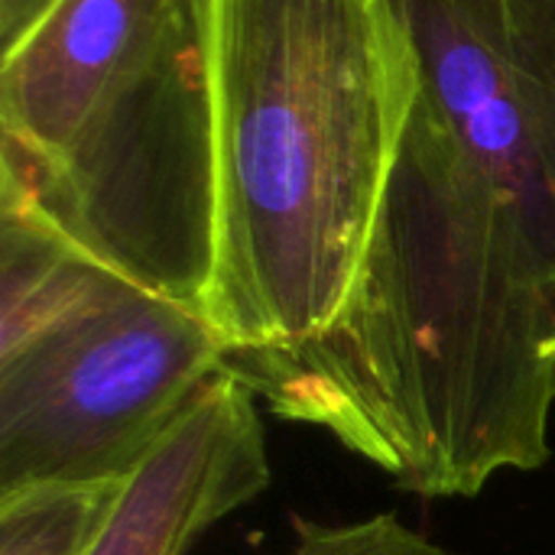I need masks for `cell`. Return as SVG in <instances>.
<instances>
[{
	"label": "cell",
	"mask_w": 555,
	"mask_h": 555,
	"mask_svg": "<svg viewBox=\"0 0 555 555\" xmlns=\"http://www.w3.org/2000/svg\"><path fill=\"white\" fill-rule=\"evenodd\" d=\"M416 94L341 315L228 351L280 420L420 498L550 462L555 410V0H393Z\"/></svg>",
	"instance_id": "cell-1"
},
{
	"label": "cell",
	"mask_w": 555,
	"mask_h": 555,
	"mask_svg": "<svg viewBox=\"0 0 555 555\" xmlns=\"http://www.w3.org/2000/svg\"><path fill=\"white\" fill-rule=\"evenodd\" d=\"M215 260L228 351L296 348L348 306L416 94L393 0H208Z\"/></svg>",
	"instance_id": "cell-2"
},
{
	"label": "cell",
	"mask_w": 555,
	"mask_h": 555,
	"mask_svg": "<svg viewBox=\"0 0 555 555\" xmlns=\"http://www.w3.org/2000/svg\"><path fill=\"white\" fill-rule=\"evenodd\" d=\"M0 215L156 296L205 306L208 0H55L3 52Z\"/></svg>",
	"instance_id": "cell-3"
},
{
	"label": "cell",
	"mask_w": 555,
	"mask_h": 555,
	"mask_svg": "<svg viewBox=\"0 0 555 555\" xmlns=\"http://www.w3.org/2000/svg\"><path fill=\"white\" fill-rule=\"evenodd\" d=\"M224 354L202 309L91 260L49 319L0 348V498L124 481Z\"/></svg>",
	"instance_id": "cell-4"
},
{
	"label": "cell",
	"mask_w": 555,
	"mask_h": 555,
	"mask_svg": "<svg viewBox=\"0 0 555 555\" xmlns=\"http://www.w3.org/2000/svg\"><path fill=\"white\" fill-rule=\"evenodd\" d=\"M267 488L257 393L218 371L120 481L85 555H185Z\"/></svg>",
	"instance_id": "cell-5"
},
{
	"label": "cell",
	"mask_w": 555,
	"mask_h": 555,
	"mask_svg": "<svg viewBox=\"0 0 555 555\" xmlns=\"http://www.w3.org/2000/svg\"><path fill=\"white\" fill-rule=\"evenodd\" d=\"M120 481L33 485L0 498V555H85Z\"/></svg>",
	"instance_id": "cell-6"
},
{
	"label": "cell",
	"mask_w": 555,
	"mask_h": 555,
	"mask_svg": "<svg viewBox=\"0 0 555 555\" xmlns=\"http://www.w3.org/2000/svg\"><path fill=\"white\" fill-rule=\"evenodd\" d=\"M289 555H452L439 543L403 524L397 514H377L354 524H302L296 520V546Z\"/></svg>",
	"instance_id": "cell-7"
},
{
	"label": "cell",
	"mask_w": 555,
	"mask_h": 555,
	"mask_svg": "<svg viewBox=\"0 0 555 555\" xmlns=\"http://www.w3.org/2000/svg\"><path fill=\"white\" fill-rule=\"evenodd\" d=\"M52 3L55 0H0V52L20 42Z\"/></svg>",
	"instance_id": "cell-8"
}]
</instances>
